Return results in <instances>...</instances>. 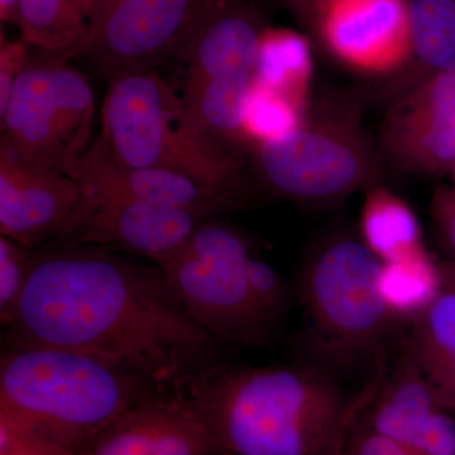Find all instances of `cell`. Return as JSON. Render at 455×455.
<instances>
[{
	"label": "cell",
	"instance_id": "obj_8",
	"mask_svg": "<svg viewBox=\"0 0 455 455\" xmlns=\"http://www.w3.org/2000/svg\"><path fill=\"white\" fill-rule=\"evenodd\" d=\"M382 260L358 239H333L313 254L300 283L302 304L319 346L335 358L370 352L395 317L379 292Z\"/></svg>",
	"mask_w": 455,
	"mask_h": 455
},
{
	"label": "cell",
	"instance_id": "obj_35",
	"mask_svg": "<svg viewBox=\"0 0 455 455\" xmlns=\"http://www.w3.org/2000/svg\"><path fill=\"white\" fill-rule=\"evenodd\" d=\"M204 2H205L206 13H208V12L239 4V3H243V0H204Z\"/></svg>",
	"mask_w": 455,
	"mask_h": 455
},
{
	"label": "cell",
	"instance_id": "obj_18",
	"mask_svg": "<svg viewBox=\"0 0 455 455\" xmlns=\"http://www.w3.org/2000/svg\"><path fill=\"white\" fill-rule=\"evenodd\" d=\"M412 322L410 352L440 405L455 415V292L443 289Z\"/></svg>",
	"mask_w": 455,
	"mask_h": 455
},
{
	"label": "cell",
	"instance_id": "obj_5",
	"mask_svg": "<svg viewBox=\"0 0 455 455\" xmlns=\"http://www.w3.org/2000/svg\"><path fill=\"white\" fill-rule=\"evenodd\" d=\"M94 116L89 80L66 57L49 53L29 60L18 77L0 116L2 142L32 166L76 180Z\"/></svg>",
	"mask_w": 455,
	"mask_h": 455
},
{
	"label": "cell",
	"instance_id": "obj_24",
	"mask_svg": "<svg viewBox=\"0 0 455 455\" xmlns=\"http://www.w3.org/2000/svg\"><path fill=\"white\" fill-rule=\"evenodd\" d=\"M411 61L431 75L455 68V0H409Z\"/></svg>",
	"mask_w": 455,
	"mask_h": 455
},
{
	"label": "cell",
	"instance_id": "obj_30",
	"mask_svg": "<svg viewBox=\"0 0 455 455\" xmlns=\"http://www.w3.org/2000/svg\"><path fill=\"white\" fill-rule=\"evenodd\" d=\"M431 215L443 245L455 259V191L440 187L431 200Z\"/></svg>",
	"mask_w": 455,
	"mask_h": 455
},
{
	"label": "cell",
	"instance_id": "obj_29",
	"mask_svg": "<svg viewBox=\"0 0 455 455\" xmlns=\"http://www.w3.org/2000/svg\"><path fill=\"white\" fill-rule=\"evenodd\" d=\"M28 44L26 41L2 40L0 47V116L7 109L18 77L29 62Z\"/></svg>",
	"mask_w": 455,
	"mask_h": 455
},
{
	"label": "cell",
	"instance_id": "obj_36",
	"mask_svg": "<svg viewBox=\"0 0 455 455\" xmlns=\"http://www.w3.org/2000/svg\"><path fill=\"white\" fill-rule=\"evenodd\" d=\"M451 179H453V187H451V188H453V190L455 191V163L453 164V169H451Z\"/></svg>",
	"mask_w": 455,
	"mask_h": 455
},
{
	"label": "cell",
	"instance_id": "obj_9",
	"mask_svg": "<svg viewBox=\"0 0 455 455\" xmlns=\"http://www.w3.org/2000/svg\"><path fill=\"white\" fill-rule=\"evenodd\" d=\"M88 38L82 56L113 80L184 59L205 16L204 0H86Z\"/></svg>",
	"mask_w": 455,
	"mask_h": 455
},
{
	"label": "cell",
	"instance_id": "obj_4",
	"mask_svg": "<svg viewBox=\"0 0 455 455\" xmlns=\"http://www.w3.org/2000/svg\"><path fill=\"white\" fill-rule=\"evenodd\" d=\"M99 139L124 166L187 175L235 212L256 202V180L242 152L204 130L155 70L110 80Z\"/></svg>",
	"mask_w": 455,
	"mask_h": 455
},
{
	"label": "cell",
	"instance_id": "obj_19",
	"mask_svg": "<svg viewBox=\"0 0 455 455\" xmlns=\"http://www.w3.org/2000/svg\"><path fill=\"white\" fill-rule=\"evenodd\" d=\"M314 59L310 42L283 27H265L260 33L254 82L275 90L309 110Z\"/></svg>",
	"mask_w": 455,
	"mask_h": 455
},
{
	"label": "cell",
	"instance_id": "obj_11",
	"mask_svg": "<svg viewBox=\"0 0 455 455\" xmlns=\"http://www.w3.org/2000/svg\"><path fill=\"white\" fill-rule=\"evenodd\" d=\"M314 31L355 73L383 76L411 61L409 0H326Z\"/></svg>",
	"mask_w": 455,
	"mask_h": 455
},
{
	"label": "cell",
	"instance_id": "obj_12",
	"mask_svg": "<svg viewBox=\"0 0 455 455\" xmlns=\"http://www.w3.org/2000/svg\"><path fill=\"white\" fill-rule=\"evenodd\" d=\"M383 149L398 166L425 176L451 173L455 163V68L416 84L383 121Z\"/></svg>",
	"mask_w": 455,
	"mask_h": 455
},
{
	"label": "cell",
	"instance_id": "obj_2",
	"mask_svg": "<svg viewBox=\"0 0 455 455\" xmlns=\"http://www.w3.org/2000/svg\"><path fill=\"white\" fill-rule=\"evenodd\" d=\"M224 455H338L355 405L299 366H215L185 391Z\"/></svg>",
	"mask_w": 455,
	"mask_h": 455
},
{
	"label": "cell",
	"instance_id": "obj_22",
	"mask_svg": "<svg viewBox=\"0 0 455 455\" xmlns=\"http://www.w3.org/2000/svg\"><path fill=\"white\" fill-rule=\"evenodd\" d=\"M253 80V75H236L187 85L182 99L204 130L242 152L248 149L243 116Z\"/></svg>",
	"mask_w": 455,
	"mask_h": 455
},
{
	"label": "cell",
	"instance_id": "obj_3",
	"mask_svg": "<svg viewBox=\"0 0 455 455\" xmlns=\"http://www.w3.org/2000/svg\"><path fill=\"white\" fill-rule=\"evenodd\" d=\"M104 359L49 347H9L0 362V425L74 455L156 390Z\"/></svg>",
	"mask_w": 455,
	"mask_h": 455
},
{
	"label": "cell",
	"instance_id": "obj_6",
	"mask_svg": "<svg viewBox=\"0 0 455 455\" xmlns=\"http://www.w3.org/2000/svg\"><path fill=\"white\" fill-rule=\"evenodd\" d=\"M252 253L241 233L209 220L175 259L160 266L188 314L220 343L260 346L276 325L251 289Z\"/></svg>",
	"mask_w": 455,
	"mask_h": 455
},
{
	"label": "cell",
	"instance_id": "obj_10",
	"mask_svg": "<svg viewBox=\"0 0 455 455\" xmlns=\"http://www.w3.org/2000/svg\"><path fill=\"white\" fill-rule=\"evenodd\" d=\"M205 221L180 209L82 188L76 208L51 247L95 245L163 266L187 247Z\"/></svg>",
	"mask_w": 455,
	"mask_h": 455
},
{
	"label": "cell",
	"instance_id": "obj_21",
	"mask_svg": "<svg viewBox=\"0 0 455 455\" xmlns=\"http://www.w3.org/2000/svg\"><path fill=\"white\" fill-rule=\"evenodd\" d=\"M16 25L27 44L66 59L82 56L88 38L83 0H20Z\"/></svg>",
	"mask_w": 455,
	"mask_h": 455
},
{
	"label": "cell",
	"instance_id": "obj_26",
	"mask_svg": "<svg viewBox=\"0 0 455 455\" xmlns=\"http://www.w3.org/2000/svg\"><path fill=\"white\" fill-rule=\"evenodd\" d=\"M35 259V250L0 236V319L5 328L16 315Z\"/></svg>",
	"mask_w": 455,
	"mask_h": 455
},
{
	"label": "cell",
	"instance_id": "obj_16",
	"mask_svg": "<svg viewBox=\"0 0 455 455\" xmlns=\"http://www.w3.org/2000/svg\"><path fill=\"white\" fill-rule=\"evenodd\" d=\"M76 180L90 193L170 206L205 220L235 212L220 196L187 175L169 170L124 166L109 154L99 137L83 158Z\"/></svg>",
	"mask_w": 455,
	"mask_h": 455
},
{
	"label": "cell",
	"instance_id": "obj_34",
	"mask_svg": "<svg viewBox=\"0 0 455 455\" xmlns=\"http://www.w3.org/2000/svg\"><path fill=\"white\" fill-rule=\"evenodd\" d=\"M18 3L20 0H0V18L2 22L16 25Z\"/></svg>",
	"mask_w": 455,
	"mask_h": 455
},
{
	"label": "cell",
	"instance_id": "obj_13",
	"mask_svg": "<svg viewBox=\"0 0 455 455\" xmlns=\"http://www.w3.org/2000/svg\"><path fill=\"white\" fill-rule=\"evenodd\" d=\"M80 455H224L184 394L156 388L104 427Z\"/></svg>",
	"mask_w": 455,
	"mask_h": 455
},
{
	"label": "cell",
	"instance_id": "obj_25",
	"mask_svg": "<svg viewBox=\"0 0 455 455\" xmlns=\"http://www.w3.org/2000/svg\"><path fill=\"white\" fill-rule=\"evenodd\" d=\"M307 110L280 92L254 82L244 108L243 131L248 148L281 139L298 130Z\"/></svg>",
	"mask_w": 455,
	"mask_h": 455
},
{
	"label": "cell",
	"instance_id": "obj_20",
	"mask_svg": "<svg viewBox=\"0 0 455 455\" xmlns=\"http://www.w3.org/2000/svg\"><path fill=\"white\" fill-rule=\"evenodd\" d=\"M361 241L382 262L427 250L420 223L411 206L382 187L368 190L361 209Z\"/></svg>",
	"mask_w": 455,
	"mask_h": 455
},
{
	"label": "cell",
	"instance_id": "obj_14",
	"mask_svg": "<svg viewBox=\"0 0 455 455\" xmlns=\"http://www.w3.org/2000/svg\"><path fill=\"white\" fill-rule=\"evenodd\" d=\"M82 197L77 180L32 166L0 142V232L35 250L53 242Z\"/></svg>",
	"mask_w": 455,
	"mask_h": 455
},
{
	"label": "cell",
	"instance_id": "obj_17",
	"mask_svg": "<svg viewBox=\"0 0 455 455\" xmlns=\"http://www.w3.org/2000/svg\"><path fill=\"white\" fill-rule=\"evenodd\" d=\"M265 27L259 11L244 3L205 13L184 56L187 85L236 75L254 76Z\"/></svg>",
	"mask_w": 455,
	"mask_h": 455
},
{
	"label": "cell",
	"instance_id": "obj_33",
	"mask_svg": "<svg viewBox=\"0 0 455 455\" xmlns=\"http://www.w3.org/2000/svg\"><path fill=\"white\" fill-rule=\"evenodd\" d=\"M442 274L443 289L451 290L455 292V259L445 260L439 263Z\"/></svg>",
	"mask_w": 455,
	"mask_h": 455
},
{
	"label": "cell",
	"instance_id": "obj_37",
	"mask_svg": "<svg viewBox=\"0 0 455 455\" xmlns=\"http://www.w3.org/2000/svg\"><path fill=\"white\" fill-rule=\"evenodd\" d=\"M83 3H84V7H85V5H86V0H83ZM85 11H86V9H85Z\"/></svg>",
	"mask_w": 455,
	"mask_h": 455
},
{
	"label": "cell",
	"instance_id": "obj_32",
	"mask_svg": "<svg viewBox=\"0 0 455 455\" xmlns=\"http://www.w3.org/2000/svg\"><path fill=\"white\" fill-rule=\"evenodd\" d=\"M326 0H283L284 7L291 12L292 16L309 28H315L317 16Z\"/></svg>",
	"mask_w": 455,
	"mask_h": 455
},
{
	"label": "cell",
	"instance_id": "obj_23",
	"mask_svg": "<svg viewBox=\"0 0 455 455\" xmlns=\"http://www.w3.org/2000/svg\"><path fill=\"white\" fill-rule=\"evenodd\" d=\"M379 287L395 319L414 320L443 290L439 263L434 262L427 250L382 262Z\"/></svg>",
	"mask_w": 455,
	"mask_h": 455
},
{
	"label": "cell",
	"instance_id": "obj_28",
	"mask_svg": "<svg viewBox=\"0 0 455 455\" xmlns=\"http://www.w3.org/2000/svg\"><path fill=\"white\" fill-rule=\"evenodd\" d=\"M338 455H414L396 440L373 430L353 411Z\"/></svg>",
	"mask_w": 455,
	"mask_h": 455
},
{
	"label": "cell",
	"instance_id": "obj_15",
	"mask_svg": "<svg viewBox=\"0 0 455 455\" xmlns=\"http://www.w3.org/2000/svg\"><path fill=\"white\" fill-rule=\"evenodd\" d=\"M401 364L374 392L366 416L355 415L414 455H455V415L440 405L411 352Z\"/></svg>",
	"mask_w": 455,
	"mask_h": 455
},
{
	"label": "cell",
	"instance_id": "obj_7",
	"mask_svg": "<svg viewBox=\"0 0 455 455\" xmlns=\"http://www.w3.org/2000/svg\"><path fill=\"white\" fill-rule=\"evenodd\" d=\"M260 181L304 205L339 202L373 188L379 164L361 124L350 114L307 116L298 130L253 147Z\"/></svg>",
	"mask_w": 455,
	"mask_h": 455
},
{
	"label": "cell",
	"instance_id": "obj_31",
	"mask_svg": "<svg viewBox=\"0 0 455 455\" xmlns=\"http://www.w3.org/2000/svg\"><path fill=\"white\" fill-rule=\"evenodd\" d=\"M0 455H74L0 425Z\"/></svg>",
	"mask_w": 455,
	"mask_h": 455
},
{
	"label": "cell",
	"instance_id": "obj_1",
	"mask_svg": "<svg viewBox=\"0 0 455 455\" xmlns=\"http://www.w3.org/2000/svg\"><path fill=\"white\" fill-rule=\"evenodd\" d=\"M9 347L84 353L185 394L218 366V344L173 292L163 268L95 245L36 251Z\"/></svg>",
	"mask_w": 455,
	"mask_h": 455
},
{
	"label": "cell",
	"instance_id": "obj_27",
	"mask_svg": "<svg viewBox=\"0 0 455 455\" xmlns=\"http://www.w3.org/2000/svg\"><path fill=\"white\" fill-rule=\"evenodd\" d=\"M247 272L254 299L277 324L287 301L286 289L280 275L269 263L254 252L248 259Z\"/></svg>",
	"mask_w": 455,
	"mask_h": 455
}]
</instances>
